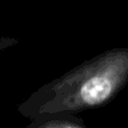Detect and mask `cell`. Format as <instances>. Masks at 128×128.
<instances>
[{
    "label": "cell",
    "instance_id": "6da1fadb",
    "mask_svg": "<svg viewBox=\"0 0 128 128\" xmlns=\"http://www.w3.org/2000/svg\"><path fill=\"white\" fill-rule=\"evenodd\" d=\"M128 83V48H112L86 60L38 88L18 106L22 117L78 115L111 102Z\"/></svg>",
    "mask_w": 128,
    "mask_h": 128
},
{
    "label": "cell",
    "instance_id": "7a4b0ae2",
    "mask_svg": "<svg viewBox=\"0 0 128 128\" xmlns=\"http://www.w3.org/2000/svg\"><path fill=\"white\" fill-rule=\"evenodd\" d=\"M24 128H89L76 115L55 114L34 118Z\"/></svg>",
    "mask_w": 128,
    "mask_h": 128
}]
</instances>
